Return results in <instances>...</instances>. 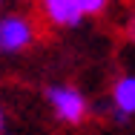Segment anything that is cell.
Masks as SVG:
<instances>
[{
    "instance_id": "5b68a950",
    "label": "cell",
    "mask_w": 135,
    "mask_h": 135,
    "mask_svg": "<svg viewBox=\"0 0 135 135\" xmlns=\"http://www.w3.org/2000/svg\"><path fill=\"white\" fill-rule=\"evenodd\" d=\"M78 6H81L83 17H86V15H101V12L107 9V0H78Z\"/></svg>"
},
{
    "instance_id": "ba28073f",
    "label": "cell",
    "mask_w": 135,
    "mask_h": 135,
    "mask_svg": "<svg viewBox=\"0 0 135 135\" xmlns=\"http://www.w3.org/2000/svg\"><path fill=\"white\" fill-rule=\"evenodd\" d=\"M0 3H3V0H0Z\"/></svg>"
},
{
    "instance_id": "8992f818",
    "label": "cell",
    "mask_w": 135,
    "mask_h": 135,
    "mask_svg": "<svg viewBox=\"0 0 135 135\" xmlns=\"http://www.w3.org/2000/svg\"><path fill=\"white\" fill-rule=\"evenodd\" d=\"M129 37H132V40H135V17H132V20H129Z\"/></svg>"
},
{
    "instance_id": "6da1fadb",
    "label": "cell",
    "mask_w": 135,
    "mask_h": 135,
    "mask_svg": "<svg viewBox=\"0 0 135 135\" xmlns=\"http://www.w3.org/2000/svg\"><path fill=\"white\" fill-rule=\"evenodd\" d=\"M49 104H52L55 115L63 121V124H81L83 115H86V101L75 86H49L46 92Z\"/></svg>"
},
{
    "instance_id": "3957f363",
    "label": "cell",
    "mask_w": 135,
    "mask_h": 135,
    "mask_svg": "<svg viewBox=\"0 0 135 135\" xmlns=\"http://www.w3.org/2000/svg\"><path fill=\"white\" fill-rule=\"evenodd\" d=\"M40 9L57 26H78L83 20V12L78 6V0H40Z\"/></svg>"
},
{
    "instance_id": "7a4b0ae2",
    "label": "cell",
    "mask_w": 135,
    "mask_h": 135,
    "mask_svg": "<svg viewBox=\"0 0 135 135\" xmlns=\"http://www.w3.org/2000/svg\"><path fill=\"white\" fill-rule=\"evenodd\" d=\"M32 40H35L32 20L20 17V15L0 17V52H20V49L32 46Z\"/></svg>"
},
{
    "instance_id": "52a82bcc",
    "label": "cell",
    "mask_w": 135,
    "mask_h": 135,
    "mask_svg": "<svg viewBox=\"0 0 135 135\" xmlns=\"http://www.w3.org/2000/svg\"><path fill=\"white\" fill-rule=\"evenodd\" d=\"M0 129H3V112H0Z\"/></svg>"
},
{
    "instance_id": "277c9868",
    "label": "cell",
    "mask_w": 135,
    "mask_h": 135,
    "mask_svg": "<svg viewBox=\"0 0 135 135\" xmlns=\"http://www.w3.org/2000/svg\"><path fill=\"white\" fill-rule=\"evenodd\" d=\"M112 104H115V118L127 121V115H135V75H124L112 86Z\"/></svg>"
}]
</instances>
